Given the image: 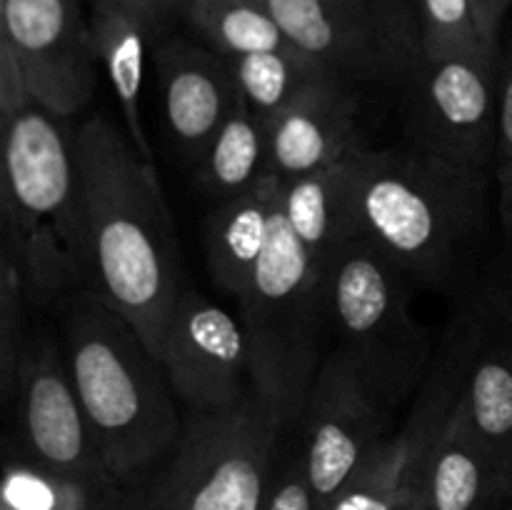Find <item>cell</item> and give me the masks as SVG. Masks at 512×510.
I'll list each match as a JSON object with an SVG mask.
<instances>
[{
  "mask_svg": "<svg viewBox=\"0 0 512 510\" xmlns=\"http://www.w3.org/2000/svg\"><path fill=\"white\" fill-rule=\"evenodd\" d=\"M90 290L135 325L158 355L185 290L183 258L155 165L105 115L75 128Z\"/></svg>",
  "mask_w": 512,
  "mask_h": 510,
  "instance_id": "cell-1",
  "label": "cell"
},
{
  "mask_svg": "<svg viewBox=\"0 0 512 510\" xmlns=\"http://www.w3.org/2000/svg\"><path fill=\"white\" fill-rule=\"evenodd\" d=\"M493 175L413 148H363L353 155L350 223L413 285L473 298L488 235Z\"/></svg>",
  "mask_w": 512,
  "mask_h": 510,
  "instance_id": "cell-2",
  "label": "cell"
},
{
  "mask_svg": "<svg viewBox=\"0 0 512 510\" xmlns=\"http://www.w3.org/2000/svg\"><path fill=\"white\" fill-rule=\"evenodd\" d=\"M65 363L110 478L130 488L183 433V410L158 355L125 315L83 288L53 308Z\"/></svg>",
  "mask_w": 512,
  "mask_h": 510,
  "instance_id": "cell-3",
  "label": "cell"
},
{
  "mask_svg": "<svg viewBox=\"0 0 512 510\" xmlns=\"http://www.w3.org/2000/svg\"><path fill=\"white\" fill-rule=\"evenodd\" d=\"M238 308L253 388L295 430L320 365L333 350L328 348L333 323L325 263L295 238L280 213V200L270 243L238 298Z\"/></svg>",
  "mask_w": 512,
  "mask_h": 510,
  "instance_id": "cell-4",
  "label": "cell"
},
{
  "mask_svg": "<svg viewBox=\"0 0 512 510\" xmlns=\"http://www.w3.org/2000/svg\"><path fill=\"white\" fill-rule=\"evenodd\" d=\"M293 430L258 393L225 410H183L168 458L115 510H263Z\"/></svg>",
  "mask_w": 512,
  "mask_h": 510,
  "instance_id": "cell-5",
  "label": "cell"
},
{
  "mask_svg": "<svg viewBox=\"0 0 512 510\" xmlns=\"http://www.w3.org/2000/svg\"><path fill=\"white\" fill-rule=\"evenodd\" d=\"M330 323L370 388L393 408L413 398L433 363V345L410 313V280L363 233L350 230L325 260Z\"/></svg>",
  "mask_w": 512,
  "mask_h": 510,
  "instance_id": "cell-6",
  "label": "cell"
},
{
  "mask_svg": "<svg viewBox=\"0 0 512 510\" xmlns=\"http://www.w3.org/2000/svg\"><path fill=\"white\" fill-rule=\"evenodd\" d=\"M480 325L483 308L473 295L460 303L445 328L423 385L410 400L405 423L385 438L378 453L340 490L328 510H398L420 493L430 453L463 393Z\"/></svg>",
  "mask_w": 512,
  "mask_h": 510,
  "instance_id": "cell-7",
  "label": "cell"
},
{
  "mask_svg": "<svg viewBox=\"0 0 512 510\" xmlns=\"http://www.w3.org/2000/svg\"><path fill=\"white\" fill-rule=\"evenodd\" d=\"M290 43L358 85L403 88L425 55L408 0H263Z\"/></svg>",
  "mask_w": 512,
  "mask_h": 510,
  "instance_id": "cell-8",
  "label": "cell"
},
{
  "mask_svg": "<svg viewBox=\"0 0 512 510\" xmlns=\"http://www.w3.org/2000/svg\"><path fill=\"white\" fill-rule=\"evenodd\" d=\"M400 90L408 145L478 173H495L500 50L423 55Z\"/></svg>",
  "mask_w": 512,
  "mask_h": 510,
  "instance_id": "cell-9",
  "label": "cell"
},
{
  "mask_svg": "<svg viewBox=\"0 0 512 510\" xmlns=\"http://www.w3.org/2000/svg\"><path fill=\"white\" fill-rule=\"evenodd\" d=\"M8 400L15 405L18 440L25 460L100 490H123L110 478L100 458L65 363L60 335L48 325H35L30 330Z\"/></svg>",
  "mask_w": 512,
  "mask_h": 510,
  "instance_id": "cell-10",
  "label": "cell"
},
{
  "mask_svg": "<svg viewBox=\"0 0 512 510\" xmlns=\"http://www.w3.org/2000/svg\"><path fill=\"white\" fill-rule=\"evenodd\" d=\"M390 405L338 348L325 355L295 428L300 458L320 508L328 510L390 435Z\"/></svg>",
  "mask_w": 512,
  "mask_h": 510,
  "instance_id": "cell-11",
  "label": "cell"
},
{
  "mask_svg": "<svg viewBox=\"0 0 512 510\" xmlns=\"http://www.w3.org/2000/svg\"><path fill=\"white\" fill-rule=\"evenodd\" d=\"M65 120L30 105L3 125L0 210L25 223L48 225L88 260L78 148Z\"/></svg>",
  "mask_w": 512,
  "mask_h": 510,
  "instance_id": "cell-12",
  "label": "cell"
},
{
  "mask_svg": "<svg viewBox=\"0 0 512 510\" xmlns=\"http://www.w3.org/2000/svg\"><path fill=\"white\" fill-rule=\"evenodd\" d=\"M0 38L18 53L35 105L73 118L90 103L100 58L78 0H0Z\"/></svg>",
  "mask_w": 512,
  "mask_h": 510,
  "instance_id": "cell-13",
  "label": "cell"
},
{
  "mask_svg": "<svg viewBox=\"0 0 512 510\" xmlns=\"http://www.w3.org/2000/svg\"><path fill=\"white\" fill-rule=\"evenodd\" d=\"M158 358L183 410L233 408L253 390L243 323L190 288L165 323Z\"/></svg>",
  "mask_w": 512,
  "mask_h": 510,
  "instance_id": "cell-14",
  "label": "cell"
},
{
  "mask_svg": "<svg viewBox=\"0 0 512 510\" xmlns=\"http://www.w3.org/2000/svg\"><path fill=\"white\" fill-rule=\"evenodd\" d=\"M155 70L170 140L195 165L243 100L228 58L208 45L168 38L155 50Z\"/></svg>",
  "mask_w": 512,
  "mask_h": 510,
  "instance_id": "cell-15",
  "label": "cell"
},
{
  "mask_svg": "<svg viewBox=\"0 0 512 510\" xmlns=\"http://www.w3.org/2000/svg\"><path fill=\"white\" fill-rule=\"evenodd\" d=\"M358 90V83L328 75L270 120V170L283 183L365 148Z\"/></svg>",
  "mask_w": 512,
  "mask_h": 510,
  "instance_id": "cell-16",
  "label": "cell"
},
{
  "mask_svg": "<svg viewBox=\"0 0 512 510\" xmlns=\"http://www.w3.org/2000/svg\"><path fill=\"white\" fill-rule=\"evenodd\" d=\"M458 405L473 438L512 485V333L485 308Z\"/></svg>",
  "mask_w": 512,
  "mask_h": 510,
  "instance_id": "cell-17",
  "label": "cell"
},
{
  "mask_svg": "<svg viewBox=\"0 0 512 510\" xmlns=\"http://www.w3.org/2000/svg\"><path fill=\"white\" fill-rule=\"evenodd\" d=\"M420 498L425 510H505L512 505L510 480L473 438L460 405L430 453Z\"/></svg>",
  "mask_w": 512,
  "mask_h": 510,
  "instance_id": "cell-18",
  "label": "cell"
},
{
  "mask_svg": "<svg viewBox=\"0 0 512 510\" xmlns=\"http://www.w3.org/2000/svg\"><path fill=\"white\" fill-rule=\"evenodd\" d=\"M280 178L270 173L258 188L220 200L205 223V250L213 280L235 300L245 293L273 233Z\"/></svg>",
  "mask_w": 512,
  "mask_h": 510,
  "instance_id": "cell-19",
  "label": "cell"
},
{
  "mask_svg": "<svg viewBox=\"0 0 512 510\" xmlns=\"http://www.w3.org/2000/svg\"><path fill=\"white\" fill-rule=\"evenodd\" d=\"M90 30H93L95 50H98L100 65L108 73L110 85L118 98L120 113H123L125 135L145 163H153L148 135L143 128V113H140V90H143V68L145 48L155 38L153 30L128 10L110 3H93L90 10Z\"/></svg>",
  "mask_w": 512,
  "mask_h": 510,
  "instance_id": "cell-20",
  "label": "cell"
},
{
  "mask_svg": "<svg viewBox=\"0 0 512 510\" xmlns=\"http://www.w3.org/2000/svg\"><path fill=\"white\" fill-rule=\"evenodd\" d=\"M353 155L313 173L285 180V183L280 180L283 183L280 185V213L295 238L320 263H325L335 245L353 230V223H350Z\"/></svg>",
  "mask_w": 512,
  "mask_h": 510,
  "instance_id": "cell-21",
  "label": "cell"
},
{
  "mask_svg": "<svg viewBox=\"0 0 512 510\" xmlns=\"http://www.w3.org/2000/svg\"><path fill=\"white\" fill-rule=\"evenodd\" d=\"M270 170V128L268 120L255 115L240 100L223 128L215 133L208 148L195 163L200 188L220 203L258 188Z\"/></svg>",
  "mask_w": 512,
  "mask_h": 510,
  "instance_id": "cell-22",
  "label": "cell"
},
{
  "mask_svg": "<svg viewBox=\"0 0 512 510\" xmlns=\"http://www.w3.org/2000/svg\"><path fill=\"white\" fill-rule=\"evenodd\" d=\"M243 103L263 120H275L315 83L335 75L303 50L253 53L228 58Z\"/></svg>",
  "mask_w": 512,
  "mask_h": 510,
  "instance_id": "cell-23",
  "label": "cell"
},
{
  "mask_svg": "<svg viewBox=\"0 0 512 510\" xmlns=\"http://www.w3.org/2000/svg\"><path fill=\"white\" fill-rule=\"evenodd\" d=\"M185 18L198 35L225 58L253 53L293 50L288 33L263 5V0H223V3H188Z\"/></svg>",
  "mask_w": 512,
  "mask_h": 510,
  "instance_id": "cell-24",
  "label": "cell"
},
{
  "mask_svg": "<svg viewBox=\"0 0 512 510\" xmlns=\"http://www.w3.org/2000/svg\"><path fill=\"white\" fill-rule=\"evenodd\" d=\"M120 495L20 458L5 465L0 510H115Z\"/></svg>",
  "mask_w": 512,
  "mask_h": 510,
  "instance_id": "cell-25",
  "label": "cell"
},
{
  "mask_svg": "<svg viewBox=\"0 0 512 510\" xmlns=\"http://www.w3.org/2000/svg\"><path fill=\"white\" fill-rule=\"evenodd\" d=\"M428 58L450 53H498L480 30L473 0H408Z\"/></svg>",
  "mask_w": 512,
  "mask_h": 510,
  "instance_id": "cell-26",
  "label": "cell"
},
{
  "mask_svg": "<svg viewBox=\"0 0 512 510\" xmlns=\"http://www.w3.org/2000/svg\"><path fill=\"white\" fill-rule=\"evenodd\" d=\"M30 308L33 305L25 293L20 268L8 253L0 250V385L5 400L13 393L15 373L33 330L28 325Z\"/></svg>",
  "mask_w": 512,
  "mask_h": 510,
  "instance_id": "cell-27",
  "label": "cell"
},
{
  "mask_svg": "<svg viewBox=\"0 0 512 510\" xmlns=\"http://www.w3.org/2000/svg\"><path fill=\"white\" fill-rule=\"evenodd\" d=\"M493 175L498 183L503 243L512 245V43L500 48V133Z\"/></svg>",
  "mask_w": 512,
  "mask_h": 510,
  "instance_id": "cell-28",
  "label": "cell"
},
{
  "mask_svg": "<svg viewBox=\"0 0 512 510\" xmlns=\"http://www.w3.org/2000/svg\"><path fill=\"white\" fill-rule=\"evenodd\" d=\"M263 510H323L313 488H310L308 475H305L298 440L285 448L278 475H275Z\"/></svg>",
  "mask_w": 512,
  "mask_h": 510,
  "instance_id": "cell-29",
  "label": "cell"
},
{
  "mask_svg": "<svg viewBox=\"0 0 512 510\" xmlns=\"http://www.w3.org/2000/svg\"><path fill=\"white\" fill-rule=\"evenodd\" d=\"M475 298L512 333V245L503 243L498 255L483 265Z\"/></svg>",
  "mask_w": 512,
  "mask_h": 510,
  "instance_id": "cell-30",
  "label": "cell"
},
{
  "mask_svg": "<svg viewBox=\"0 0 512 510\" xmlns=\"http://www.w3.org/2000/svg\"><path fill=\"white\" fill-rule=\"evenodd\" d=\"M35 105L28 75L18 53L5 38H0V123H10L18 113Z\"/></svg>",
  "mask_w": 512,
  "mask_h": 510,
  "instance_id": "cell-31",
  "label": "cell"
},
{
  "mask_svg": "<svg viewBox=\"0 0 512 510\" xmlns=\"http://www.w3.org/2000/svg\"><path fill=\"white\" fill-rule=\"evenodd\" d=\"M90 3H110L128 10V13L138 15V18L153 30L155 38H158V35L163 33L165 25H168L175 15H185L188 0H90Z\"/></svg>",
  "mask_w": 512,
  "mask_h": 510,
  "instance_id": "cell-32",
  "label": "cell"
},
{
  "mask_svg": "<svg viewBox=\"0 0 512 510\" xmlns=\"http://www.w3.org/2000/svg\"><path fill=\"white\" fill-rule=\"evenodd\" d=\"M473 5L485 40L495 45V48H500V25H503L505 15H508L512 0H473Z\"/></svg>",
  "mask_w": 512,
  "mask_h": 510,
  "instance_id": "cell-33",
  "label": "cell"
},
{
  "mask_svg": "<svg viewBox=\"0 0 512 510\" xmlns=\"http://www.w3.org/2000/svg\"><path fill=\"white\" fill-rule=\"evenodd\" d=\"M398 510H425V505H423V498H420V493L415 495V498H410L408 503H405L403 508H398Z\"/></svg>",
  "mask_w": 512,
  "mask_h": 510,
  "instance_id": "cell-34",
  "label": "cell"
},
{
  "mask_svg": "<svg viewBox=\"0 0 512 510\" xmlns=\"http://www.w3.org/2000/svg\"><path fill=\"white\" fill-rule=\"evenodd\" d=\"M188 3H223V0H188Z\"/></svg>",
  "mask_w": 512,
  "mask_h": 510,
  "instance_id": "cell-35",
  "label": "cell"
},
{
  "mask_svg": "<svg viewBox=\"0 0 512 510\" xmlns=\"http://www.w3.org/2000/svg\"><path fill=\"white\" fill-rule=\"evenodd\" d=\"M505 510H512V505H510V508H505Z\"/></svg>",
  "mask_w": 512,
  "mask_h": 510,
  "instance_id": "cell-36",
  "label": "cell"
}]
</instances>
